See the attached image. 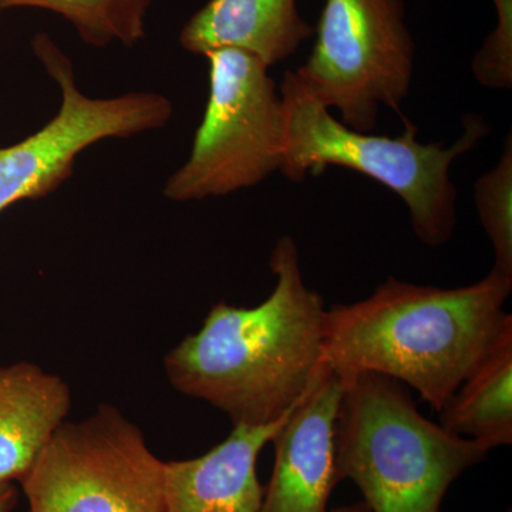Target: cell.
Returning a JSON list of instances; mask_svg holds the SVG:
<instances>
[{"mask_svg": "<svg viewBox=\"0 0 512 512\" xmlns=\"http://www.w3.org/2000/svg\"><path fill=\"white\" fill-rule=\"evenodd\" d=\"M269 266L276 284L264 302L217 303L164 357L175 390L221 410L234 426L284 419L323 362L328 309L303 279L295 239L276 241Z\"/></svg>", "mask_w": 512, "mask_h": 512, "instance_id": "1", "label": "cell"}, {"mask_svg": "<svg viewBox=\"0 0 512 512\" xmlns=\"http://www.w3.org/2000/svg\"><path fill=\"white\" fill-rule=\"evenodd\" d=\"M512 278L437 288L389 276L369 298L326 311L323 362L340 379L377 373L416 390L437 413L511 313Z\"/></svg>", "mask_w": 512, "mask_h": 512, "instance_id": "2", "label": "cell"}, {"mask_svg": "<svg viewBox=\"0 0 512 512\" xmlns=\"http://www.w3.org/2000/svg\"><path fill=\"white\" fill-rule=\"evenodd\" d=\"M279 94L284 111L279 173L292 183H303L330 165L348 168L402 198L413 232L424 245L441 247L453 238L457 188L451 167L487 136L490 127L484 117H464L463 133L446 147L420 143L419 130L407 120L397 137L353 130L313 97L291 70L285 73Z\"/></svg>", "mask_w": 512, "mask_h": 512, "instance_id": "3", "label": "cell"}, {"mask_svg": "<svg viewBox=\"0 0 512 512\" xmlns=\"http://www.w3.org/2000/svg\"><path fill=\"white\" fill-rule=\"evenodd\" d=\"M488 453L426 419L399 380L377 373L343 380L336 476L355 483L370 512H440L454 481Z\"/></svg>", "mask_w": 512, "mask_h": 512, "instance_id": "4", "label": "cell"}, {"mask_svg": "<svg viewBox=\"0 0 512 512\" xmlns=\"http://www.w3.org/2000/svg\"><path fill=\"white\" fill-rule=\"evenodd\" d=\"M204 57L210 96L190 157L165 183L168 200L225 197L261 184L281 168L284 111L271 67L234 47Z\"/></svg>", "mask_w": 512, "mask_h": 512, "instance_id": "5", "label": "cell"}, {"mask_svg": "<svg viewBox=\"0 0 512 512\" xmlns=\"http://www.w3.org/2000/svg\"><path fill=\"white\" fill-rule=\"evenodd\" d=\"M414 59L403 0H325L311 55L293 74L343 124L370 133L382 107L400 113Z\"/></svg>", "mask_w": 512, "mask_h": 512, "instance_id": "6", "label": "cell"}, {"mask_svg": "<svg viewBox=\"0 0 512 512\" xmlns=\"http://www.w3.org/2000/svg\"><path fill=\"white\" fill-rule=\"evenodd\" d=\"M164 463L117 407L64 421L19 481L29 512H165Z\"/></svg>", "mask_w": 512, "mask_h": 512, "instance_id": "7", "label": "cell"}, {"mask_svg": "<svg viewBox=\"0 0 512 512\" xmlns=\"http://www.w3.org/2000/svg\"><path fill=\"white\" fill-rule=\"evenodd\" d=\"M33 50L62 90V106L35 134L0 148V212L23 200L52 194L72 177L77 157L109 138H128L158 130L173 116L167 97L133 92L93 99L80 92L73 64L46 33L33 39Z\"/></svg>", "mask_w": 512, "mask_h": 512, "instance_id": "8", "label": "cell"}, {"mask_svg": "<svg viewBox=\"0 0 512 512\" xmlns=\"http://www.w3.org/2000/svg\"><path fill=\"white\" fill-rule=\"evenodd\" d=\"M343 382L322 362L301 400L275 434V461L259 512H329L335 466V430Z\"/></svg>", "mask_w": 512, "mask_h": 512, "instance_id": "9", "label": "cell"}, {"mask_svg": "<svg viewBox=\"0 0 512 512\" xmlns=\"http://www.w3.org/2000/svg\"><path fill=\"white\" fill-rule=\"evenodd\" d=\"M285 419L237 424L208 453L164 463L165 512H259L265 488L256 463Z\"/></svg>", "mask_w": 512, "mask_h": 512, "instance_id": "10", "label": "cell"}, {"mask_svg": "<svg viewBox=\"0 0 512 512\" xmlns=\"http://www.w3.org/2000/svg\"><path fill=\"white\" fill-rule=\"evenodd\" d=\"M313 33L296 0H208L185 23L180 43L200 56L234 47L272 67L295 55Z\"/></svg>", "mask_w": 512, "mask_h": 512, "instance_id": "11", "label": "cell"}, {"mask_svg": "<svg viewBox=\"0 0 512 512\" xmlns=\"http://www.w3.org/2000/svg\"><path fill=\"white\" fill-rule=\"evenodd\" d=\"M72 407L62 377L30 362L0 367V483L28 474Z\"/></svg>", "mask_w": 512, "mask_h": 512, "instance_id": "12", "label": "cell"}, {"mask_svg": "<svg viewBox=\"0 0 512 512\" xmlns=\"http://www.w3.org/2000/svg\"><path fill=\"white\" fill-rule=\"evenodd\" d=\"M440 426L488 451L512 443V316L440 410Z\"/></svg>", "mask_w": 512, "mask_h": 512, "instance_id": "13", "label": "cell"}, {"mask_svg": "<svg viewBox=\"0 0 512 512\" xmlns=\"http://www.w3.org/2000/svg\"><path fill=\"white\" fill-rule=\"evenodd\" d=\"M156 0H0V9L35 8L62 16L86 45L131 47L146 37Z\"/></svg>", "mask_w": 512, "mask_h": 512, "instance_id": "14", "label": "cell"}, {"mask_svg": "<svg viewBox=\"0 0 512 512\" xmlns=\"http://www.w3.org/2000/svg\"><path fill=\"white\" fill-rule=\"evenodd\" d=\"M474 204L494 252V271L512 278V137L503 154L474 184Z\"/></svg>", "mask_w": 512, "mask_h": 512, "instance_id": "15", "label": "cell"}, {"mask_svg": "<svg viewBox=\"0 0 512 512\" xmlns=\"http://www.w3.org/2000/svg\"><path fill=\"white\" fill-rule=\"evenodd\" d=\"M497 23L471 63L474 77L491 90L512 89V0H491Z\"/></svg>", "mask_w": 512, "mask_h": 512, "instance_id": "16", "label": "cell"}, {"mask_svg": "<svg viewBox=\"0 0 512 512\" xmlns=\"http://www.w3.org/2000/svg\"><path fill=\"white\" fill-rule=\"evenodd\" d=\"M19 497L15 483H0V512H13L18 507Z\"/></svg>", "mask_w": 512, "mask_h": 512, "instance_id": "17", "label": "cell"}, {"mask_svg": "<svg viewBox=\"0 0 512 512\" xmlns=\"http://www.w3.org/2000/svg\"><path fill=\"white\" fill-rule=\"evenodd\" d=\"M329 512H370L369 507L365 503H355L349 505H343V507L336 508Z\"/></svg>", "mask_w": 512, "mask_h": 512, "instance_id": "18", "label": "cell"}]
</instances>
